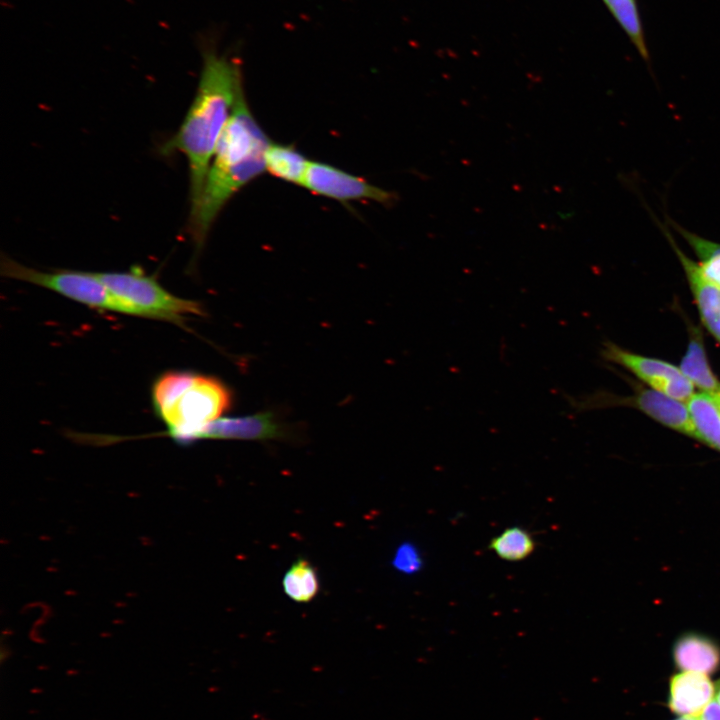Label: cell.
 I'll return each mask as SVG.
<instances>
[{
	"label": "cell",
	"instance_id": "16",
	"mask_svg": "<svg viewBox=\"0 0 720 720\" xmlns=\"http://www.w3.org/2000/svg\"><path fill=\"white\" fill-rule=\"evenodd\" d=\"M669 225L678 232L698 258L703 274L720 287V243L708 240L669 220Z\"/></svg>",
	"mask_w": 720,
	"mask_h": 720
},
{
	"label": "cell",
	"instance_id": "4",
	"mask_svg": "<svg viewBox=\"0 0 720 720\" xmlns=\"http://www.w3.org/2000/svg\"><path fill=\"white\" fill-rule=\"evenodd\" d=\"M94 274L116 296L138 309L142 317L183 325L187 316L204 314L200 303L169 293L138 267Z\"/></svg>",
	"mask_w": 720,
	"mask_h": 720
},
{
	"label": "cell",
	"instance_id": "19",
	"mask_svg": "<svg viewBox=\"0 0 720 720\" xmlns=\"http://www.w3.org/2000/svg\"><path fill=\"white\" fill-rule=\"evenodd\" d=\"M393 565L398 570L410 574L420 569L422 560L415 546L409 543H404L399 546L396 551Z\"/></svg>",
	"mask_w": 720,
	"mask_h": 720
},
{
	"label": "cell",
	"instance_id": "7",
	"mask_svg": "<svg viewBox=\"0 0 720 720\" xmlns=\"http://www.w3.org/2000/svg\"><path fill=\"white\" fill-rule=\"evenodd\" d=\"M656 221L682 265L703 324L720 343V287L703 274L698 262L679 248L667 226Z\"/></svg>",
	"mask_w": 720,
	"mask_h": 720
},
{
	"label": "cell",
	"instance_id": "5",
	"mask_svg": "<svg viewBox=\"0 0 720 720\" xmlns=\"http://www.w3.org/2000/svg\"><path fill=\"white\" fill-rule=\"evenodd\" d=\"M303 187L315 195L327 197L343 204L371 200L383 205H393L397 201L395 193L375 186L362 177L320 161L309 160Z\"/></svg>",
	"mask_w": 720,
	"mask_h": 720
},
{
	"label": "cell",
	"instance_id": "9",
	"mask_svg": "<svg viewBox=\"0 0 720 720\" xmlns=\"http://www.w3.org/2000/svg\"><path fill=\"white\" fill-rule=\"evenodd\" d=\"M286 431L272 413L239 418H219L207 425L199 439L265 440L284 437Z\"/></svg>",
	"mask_w": 720,
	"mask_h": 720
},
{
	"label": "cell",
	"instance_id": "20",
	"mask_svg": "<svg viewBox=\"0 0 720 720\" xmlns=\"http://www.w3.org/2000/svg\"><path fill=\"white\" fill-rule=\"evenodd\" d=\"M700 720H720V703L714 699L699 715Z\"/></svg>",
	"mask_w": 720,
	"mask_h": 720
},
{
	"label": "cell",
	"instance_id": "23",
	"mask_svg": "<svg viewBox=\"0 0 720 720\" xmlns=\"http://www.w3.org/2000/svg\"><path fill=\"white\" fill-rule=\"evenodd\" d=\"M716 396H717V398H718V399H719V401H720V396H719V395H716Z\"/></svg>",
	"mask_w": 720,
	"mask_h": 720
},
{
	"label": "cell",
	"instance_id": "22",
	"mask_svg": "<svg viewBox=\"0 0 720 720\" xmlns=\"http://www.w3.org/2000/svg\"><path fill=\"white\" fill-rule=\"evenodd\" d=\"M715 699L720 703V682L716 684Z\"/></svg>",
	"mask_w": 720,
	"mask_h": 720
},
{
	"label": "cell",
	"instance_id": "1",
	"mask_svg": "<svg viewBox=\"0 0 720 720\" xmlns=\"http://www.w3.org/2000/svg\"><path fill=\"white\" fill-rule=\"evenodd\" d=\"M242 91L240 64L215 49H205L195 97L182 124L160 150L187 159L190 212L200 201L218 141Z\"/></svg>",
	"mask_w": 720,
	"mask_h": 720
},
{
	"label": "cell",
	"instance_id": "17",
	"mask_svg": "<svg viewBox=\"0 0 720 720\" xmlns=\"http://www.w3.org/2000/svg\"><path fill=\"white\" fill-rule=\"evenodd\" d=\"M533 536L524 528L513 526L494 537L489 548L503 560L518 562L528 558L535 550Z\"/></svg>",
	"mask_w": 720,
	"mask_h": 720
},
{
	"label": "cell",
	"instance_id": "3",
	"mask_svg": "<svg viewBox=\"0 0 720 720\" xmlns=\"http://www.w3.org/2000/svg\"><path fill=\"white\" fill-rule=\"evenodd\" d=\"M1 274L50 289L92 308L141 316L133 305L116 296L103 282L88 271H40L7 257L1 258Z\"/></svg>",
	"mask_w": 720,
	"mask_h": 720
},
{
	"label": "cell",
	"instance_id": "13",
	"mask_svg": "<svg viewBox=\"0 0 720 720\" xmlns=\"http://www.w3.org/2000/svg\"><path fill=\"white\" fill-rule=\"evenodd\" d=\"M697 440L720 450V401L716 395L694 393L686 402Z\"/></svg>",
	"mask_w": 720,
	"mask_h": 720
},
{
	"label": "cell",
	"instance_id": "2",
	"mask_svg": "<svg viewBox=\"0 0 720 720\" xmlns=\"http://www.w3.org/2000/svg\"><path fill=\"white\" fill-rule=\"evenodd\" d=\"M152 403L169 435L188 443L197 440L207 425L229 410L232 394L215 377L169 371L154 382Z\"/></svg>",
	"mask_w": 720,
	"mask_h": 720
},
{
	"label": "cell",
	"instance_id": "8",
	"mask_svg": "<svg viewBox=\"0 0 720 720\" xmlns=\"http://www.w3.org/2000/svg\"><path fill=\"white\" fill-rule=\"evenodd\" d=\"M715 694L709 675L679 671L669 679L667 706L677 716L699 717Z\"/></svg>",
	"mask_w": 720,
	"mask_h": 720
},
{
	"label": "cell",
	"instance_id": "12",
	"mask_svg": "<svg viewBox=\"0 0 720 720\" xmlns=\"http://www.w3.org/2000/svg\"><path fill=\"white\" fill-rule=\"evenodd\" d=\"M264 163L272 176L303 187L309 160L294 145L271 141L264 153Z\"/></svg>",
	"mask_w": 720,
	"mask_h": 720
},
{
	"label": "cell",
	"instance_id": "14",
	"mask_svg": "<svg viewBox=\"0 0 720 720\" xmlns=\"http://www.w3.org/2000/svg\"><path fill=\"white\" fill-rule=\"evenodd\" d=\"M701 335H694L682 358L680 369L701 392L720 396V380L709 365Z\"/></svg>",
	"mask_w": 720,
	"mask_h": 720
},
{
	"label": "cell",
	"instance_id": "11",
	"mask_svg": "<svg viewBox=\"0 0 720 720\" xmlns=\"http://www.w3.org/2000/svg\"><path fill=\"white\" fill-rule=\"evenodd\" d=\"M672 656L679 671L711 674L720 668V647L699 633H685L673 644Z\"/></svg>",
	"mask_w": 720,
	"mask_h": 720
},
{
	"label": "cell",
	"instance_id": "21",
	"mask_svg": "<svg viewBox=\"0 0 720 720\" xmlns=\"http://www.w3.org/2000/svg\"><path fill=\"white\" fill-rule=\"evenodd\" d=\"M675 720H700V718L692 716H678Z\"/></svg>",
	"mask_w": 720,
	"mask_h": 720
},
{
	"label": "cell",
	"instance_id": "18",
	"mask_svg": "<svg viewBox=\"0 0 720 720\" xmlns=\"http://www.w3.org/2000/svg\"><path fill=\"white\" fill-rule=\"evenodd\" d=\"M603 2L634 44L642 58L648 60L649 53L645 43L636 0H603Z\"/></svg>",
	"mask_w": 720,
	"mask_h": 720
},
{
	"label": "cell",
	"instance_id": "10",
	"mask_svg": "<svg viewBox=\"0 0 720 720\" xmlns=\"http://www.w3.org/2000/svg\"><path fill=\"white\" fill-rule=\"evenodd\" d=\"M634 405L660 424L697 439L687 403L654 389H641L633 398Z\"/></svg>",
	"mask_w": 720,
	"mask_h": 720
},
{
	"label": "cell",
	"instance_id": "15",
	"mask_svg": "<svg viewBox=\"0 0 720 720\" xmlns=\"http://www.w3.org/2000/svg\"><path fill=\"white\" fill-rule=\"evenodd\" d=\"M282 586L291 600L306 603L318 594L320 583L316 569L307 560L299 559L285 573Z\"/></svg>",
	"mask_w": 720,
	"mask_h": 720
},
{
	"label": "cell",
	"instance_id": "6",
	"mask_svg": "<svg viewBox=\"0 0 720 720\" xmlns=\"http://www.w3.org/2000/svg\"><path fill=\"white\" fill-rule=\"evenodd\" d=\"M601 355L633 373L651 389L675 399L687 402L695 393L694 385L680 367L666 361L631 353L611 342L604 343Z\"/></svg>",
	"mask_w": 720,
	"mask_h": 720
}]
</instances>
